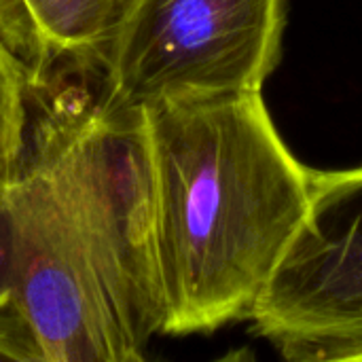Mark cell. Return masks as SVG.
Instances as JSON below:
<instances>
[{"mask_svg": "<svg viewBox=\"0 0 362 362\" xmlns=\"http://www.w3.org/2000/svg\"><path fill=\"white\" fill-rule=\"evenodd\" d=\"M286 0H123L95 74L104 102L261 93L280 62Z\"/></svg>", "mask_w": 362, "mask_h": 362, "instance_id": "3957f363", "label": "cell"}, {"mask_svg": "<svg viewBox=\"0 0 362 362\" xmlns=\"http://www.w3.org/2000/svg\"><path fill=\"white\" fill-rule=\"evenodd\" d=\"M123 0H0V38L23 62L32 87L95 74Z\"/></svg>", "mask_w": 362, "mask_h": 362, "instance_id": "5b68a950", "label": "cell"}, {"mask_svg": "<svg viewBox=\"0 0 362 362\" xmlns=\"http://www.w3.org/2000/svg\"><path fill=\"white\" fill-rule=\"evenodd\" d=\"M250 320L286 361H362V165L312 172L308 216Z\"/></svg>", "mask_w": 362, "mask_h": 362, "instance_id": "277c9868", "label": "cell"}, {"mask_svg": "<svg viewBox=\"0 0 362 362\" xmlns=\"http://www.w3.org/2000/svg\"><path fill=\"white\" fill-rule=\"evenodd\" d=\"M32 106L0 180V361H144L163 297L142 115L72 74Z\"/></svg>", "mask_w": 362, "mask_h": 362, "instance_id": "6da1fadb", "label": "cell"}, {"mask_svg": "<svg viewBox=\"0 0 362 362\" xmlns=\"http://www.w3.org/2000/svg\"><path fill=\"white\" fill-rule=\"evenodd\" d=\"M32 78L23 62L0 38V180L19 163L32 117Z\"/></svg>", "mask_w": 362, "mask_h": 362, "instance_id": "8992f818", "label": "cell"}, {"mask_svg": "<svg viewBox=\"0 0 362 362\" xmlns=\"http://www.w3.org/2000/svg\"><path fill=\"white\" fill-rule=\"evenodd\" d=\"M161 335L212 333L250 320L303 225L312 170L282 142L261 93L165 98L138 108Z\"/></svg>", "mask_w": 362, "mask_h": 362, "instance_id": "7a4b0ae2", "label": "cell"}]
</instances>
